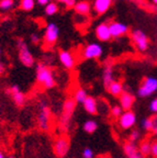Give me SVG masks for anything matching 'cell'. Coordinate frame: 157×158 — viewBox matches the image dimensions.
<instances>
[{
    "mask_svg": "<svg viewBox=\"0 0 157 158\" xmlns=\"http://www.w3.org/2000/svg\"><path fill=\"white\" fill-rule=\"evenodd\" d=\"M36 82L44 89L54 88L56 81L53 74V70L45 64L36 65Z\"/></svg>",
    "mask_w": 157,
    "mask_h": 158,
    "instance_id": "cell-1",
    "label": "cell"
},
{
    "mask_svg": "<svg viewBox=\"0 0 157 158\" xmlns=\"http://www.w3.org/2000/svg\"><path fill=\"white\" fill-rule=\"evenodd\" d=\"M131 39L138 52L144 53L150 47V39L147 34L141 29H135L131 32Z\"/></svg>",
    "mask_w": 157,
    "mask_h": 158,
    "instance_id": "cell-2",
    "label": "cell"
},
{
    "mask_svg": "<svg viewBox=\"0 0 157 158\" xmlns=\"http://www.w3.org/2000/svg\"><path fill=\"white\" fill-rule=\"evenodd\" d=\"M18 54H19V59L21 64L25 67H32L35 63L34 56H33L29 45L23 41L19 40L18 41Z\"/></svg>",
    "mask_w": 157,
    "mask_h": 158,
    "instance_id": "cell-3",
    "label": "cell"
},
{
    "mask_svg": "<svg viewBox=\"0 0 157 158\" xmlns=\"http://www.w3.org/2000/svg\"><path fill=\"white\" fill-rule=\"evenodd\" d=\"M157 91V78L153 76L145 77L138 89V94L141 98H147Z\"/></svg>",
    "mask_w": 157,
    "mask_h": 158,
    "instance_id": "cell-4",
    "label": "cell"
},
{
    "mask_svg": "<svg viewBox=\"0 0 157 158\" xmlns=\"http://www.w3.org/2000/svg\"><path fill=\"white\" fill-rule=\"evenodd\" d=\"M69 148H70V142L69 138L65 135H62L57 137L53 143V151L54 154L59 158H63L67 155Z\"/></svg>",
    "mask_w": 157,
    "mask_h": 158,
    "instance_id": "cell-5",
    "label": "cell"
},
{
    "mask_svg": "<svg viewBox=\"0 0 157 158\" xmlns=\"http://www.w3.org/2000/svg\"><path fill=\"white\" fill-rule=\"evenodd\" d=\"M81 55L85 59H99L103 55V47L97 42L88 43L83 47Z\"/></svg>",
    "mask_w": 157,
    "mask_h": 158,
    "instance_id": "cell-6",
    "label": "cell"
},
{
    "mask_svg": "<svg viewBox=\"0 0 157 158\" xmlns=\"http://www.w3.org/2000/svg\"><path fill=\"white\" fill-rule=\"evenodd\" d=\"M37 125L43 131H47L51 126V109L46 104H42L40 106V111L37 114Z\"/></svg>",
    "mask_w": 157,
    "mask_h": 158,
    "instance_id": "cell-7",
    "label": "cell"
},
{
    "mask_svg": "<svg viewBox=\"0 0 157 158\" xmlns=\"http://www.w3.org/2000/svg\"><path fill=\"white\" fill-rule=\"evenodd\" d=\"M59 37V27L56 23L51 22L46 25L43 40L47 45H54Z\"/></svg>",
    "mask_w": 157,
    "mask_h": 158,
    "instance_id": "cell-8",
    "label": "cell"
},
{
    "mask_svg": "<svg viewBox=\"0 0 157 158\" xmlns=\"http://www.w3.org/2000/svg\"><path fill=\"white\" fill-rule=\"evenodd\" d=\"M119 120V126L122 130H131L136 124V114L132 110L123 111Z\"/></svg>",
    "mask_w": 157,
    "mask_h": 158,
    "instance_id": "cell-9",
    "label": "cell"
},
{
    "mask_svg": "<svg viewBox=\"0 0 157 158\" xmlns=\"http://www.w3.org/2000/svg\"><path fill=\"white\" fill-rule=\"evenodd\" d=\"M58 59H59V63L62 64V66L64 67V68L68 69V70L74 69L75 66H76V59H75L73 53L69 52V51H66V49L59 51Z\"/></svg>",
    "mask_w": 157,
    "mask_h": 158,
    "instance_id": "cell-10",
    "label": "cell"
},
{
    "mask_svg": "<svg viewBox=\"0 0 157 158\" xmlns=\"http://www.w3.org/2000/svg\"><path fill=\"white\" fill-rule=\"evenodd\" d=\"M109 29H110L111 36L113 39L122 37L125 34H128L129 32L128 24H125L123 22H119V21H112V22L109 23Z\"/></svg>",
    "mask_w": 157,
    "mask_h": 158,
    "instance_id": "cell-11",
    "label": "cell"
},
{
    "mask_svg": "<svg viewBox=\"0 0 157 158\" xmlns=\"http://www.w3.org/2000/svg\"><path fill=\"white\" fill-rule=\"evenodd\" d=\"M95 34H96V37L100 42H109L112 39L110 29H109V23L106 22L99 23L97 25L96 30H95Z\"/></svg>",
    "mask_w": 157,
    "mask_h": 158,
    "instance_id": "cell-12",
    "label": "cell"
},
{
    "mask_svg": "<svg viewBox=\"0 0 157 158\" xmlns=\"http://www.w3.org/2000/svg\"><path fill=\"white\" fill-rule=\"evenodd\" d=\"M8 94H10L13 102H15L18 106H24L25 101H27V98H25V94L20 90L19 86H17V85L11 86L9 90H8Z\"/></svg>",
    "mask_w": 157,
    "mask_h": 158,
    "instance_id": "cell-13",
    "label": "cell"
},
{
    "mask_svg": "<svg viewBox=\"0 0 157 158\" xmlns=\"http://www.w3.org/2000/svg\"><path fill=\"white\" fill-rule=\"evenodd\" d=\"M113 0H95L92 5L93 11L97 15H104L112 6Z\"/></svg>",
    "mask_w": 157,
    "mask_h": 158,
    "instance_id": "cell-14",
    "label": "cell"
},
{
    "mask_svg": "<svg viewBox=\"0 0 157 158\" xmlns=\"http://www.w3.org/2000/svg\"><path fill=\"white\" fill-rule=\"evenodd\" d=\"M114 69H113V66L111 64H107L103 68L102 72V82L104 88H108L109 85L112 84L114 81Z\"/></svg>",
    "mask_w": 157,
    "mask_h": 158,
    "instance_id": "cell-15",
    "label": "cell"
},
{
    "mask_svg": "<svg viewBox=\"0 0 157 158\" xmlns=\"http://www.w3.org/2000/svg\"><path fill=\"white\" fill-rule=\"evenodd\" d=\"M119 100H120V106L123 109V111H128V110L132 109L133 104L135 102V97L130 92H123L119 97Z\"/></svg>",
    "mask_w": 157,
    "mask_h": 158,
    "instance_id": "cell-16",
    "label": "cell"
},
{
    "mask_svg": "<svg viewBox=\"0 0 157 158\" xmlns=\"http://www.w3.org/2000/svg\"><path fill=\"white\" fill-rule=\"evenodd\" d=\"M83 106L85 109V111L90 115H96L98 113V101L93 97H87V99L83 101Z\"/></svg>",
    "mask_w": 157,
    "mask_h": 158,
    "instance_id": "cell-17",
    "label": "cell"
},
{
    "mask_svg": "<svg viewBox=\"0 0 157 158\" xmlns=\"http://www.w3.org/2000/svg\"><path fill=\"white\" fill-rule=\"evenodd\" d=\"M74 10L77 15H89L91 12V10H92V6L87 0H80V1H77V3L74 7Z\"/></svg>",
    "mask_w": 157,
    "mask_h": 158,
    "instance_id": "cell-18",
    "label": "cell"
},
{
    "mask_svg": "<svg viewBox=\"0 0 157 158\" xmlns=\"http://www.w3.org/2000/svg\"><path fill=\"white\" fill-rule=\"evenodd\" d=\"M123 152H124V154L128 158H136L138 155H141L138 153V148L136 146V144L129 141L123 144Z\"/></svg>",
    "mask_w": 157,
    "mask_h": 158,
    "instance_id": "cell-19",
    "label": "cell"
},
{
    "mask_svg": "<svg viewBox=\"0 0 157 158\" xmlns=\"http://www.w3.org/2000/svg\"><path fill=\"white\" fill-rule=\"evenodd\" d=\"M74 112H69V111H65L63 110V113L61 115L59 118V127L63 132H67L70 127V120L71 116H73Z\"/></svg>",
    "mask_w": 157,
    "mask_h": 158,
    "instance_id": "cell-20",
    "label": "cell"
},
{
    "mask_svg": "<svg viewBox=\"0 0 157 158\" xmlns=\"http://www.w3.org/2000/svg\"><path fill=\"white\" fill-rule=\"evenodd\" d=\"M107 90H108L109 94L113 97H120L121 94L124 92V88H123L122 82L118 81V80H114L112 84L109 85V87L107 88Z\"/></svg>",
    "mask_w": 157,
    "mask_h": 158,
    "instance_id": "cell-21",
    "label": "cell"
},
{
    "mask_svg": "<svg viewBox=\"0 0 157 158\" xmlns=\"http://www.w3.org/2000/svg\"><path fill=\"white\" fill-rule=\"evenodd\" d=\"M87 97H88V94H87V91L85 90L83 88H77L76 90H75L74 92V96H73V99L75 100V102L76 103H83V101L87 99Z\"/></svg>",
    "mask_w": 157,
    "mask_h": 158,
    "instance_id": "cell-22",
    "label": "cell"
},
{
    "mask_svg": "<svg viewBox=\"0 0 157 158\" xmlns=\"http://www.w3.org/2000/svg\"><path fill=\"white\" fill-rule=\"evenodd\" d=\"M138 153L145 157V156H148L151 155V148H152V143L147 139H145V141H142L138 146Z\"/></svg>",
    "mask_w": 157,
    "mask_h": 158,
    "instance_id": "cell-23",
    "label": "cell"
},
{
    "mask_svg": "<svg viewBox=\"0 0 157 158\" xmlns=\"http://www.w3.org/2000/svg\"><path fill=\"white\" fill-rule=\"evenodd\" d=\"M58 11H59V7H58V3H57L56 1H51V2L47 3V5L44 7L45 15H49V17H52V15H56Z\"/></svg>",
    "mask_w": 157,
    "mask_h": 158,
    "instance_id": "cell-24",
    "label": "cell"
},
{
    "mask_svg": "<svg viewBox=\"0 0 157 158\" xmlns=\"http://www.w3.org/2000/svg\"><path fill=\"white\" fill-rule=\"evenodd\" d=\"M83 128L86 133L93 134L97 131V128H98V123H97L95 120H87V121H85V123H83Z\"/></svg>",
    "mask_w": 157,
    "mask_h": 158,
    "instance_id": "cell-25",
    "label": "cell"
},
{
    "mask_svg": "<svg viewBox=\"0 0 157 158\" xmlns=\"http://www.w3.org/2000/svg\"><path fill=\"white\" fill-rule=\"evenodd\" d=\"M20 7L23 11H32L35 7V0H20Z\"/></svg>",
    "mask_w": 157,
    "mask_h": 158,
    "instance_id": "cell-26",
    "label": "cell"
},
{
    "mask_svg": "<svg viewBox=\"0 0 157 158\" xmlns=\"http://www.w3.org/2000/svg\"><path fill=\"white\" fill-rule=\"evenodd\" d=\"M15 7V0H0V10L9 11Z\"/></svg>",
    "mask_w": 157,
    "mask_h": 158,
    "instance_id": "cell-27",
    "label": "cell"
},
{
    "mask_svg": "<svg viewBox=\"0 0 157 158\" xmlns=\"http://www.w3.org/2000/svg\"><path fill=\"white\" fill-rule=\"evenodd\" d=\"M142 137V133H141L138 130H132V132L129 135V142H132V143H138V141Z\"/></svg>",
    "mask_w": 157,
    "mask_h": 158,
    "instance_id": "cell-28",
    "label": "cell"
},
{
    "mask_svg": "<svg viewBox=\"0 0 157 158\" xmlns=\"http://www.w3.org/2000/svg\"><path fill=\"white\" fill-rule=\"evenodd\" d=\"M141 125H142L143 130L144 131H152V118H145L142 120V123H141Z\"/></svg>",
    "mask_w": 157,
    "mask_h": 158,
    "instance_id": "cell-29",
    "label": "cell"
},
{
    "mask_svg": "<svg viewBox=\"0 0 157 158\" xmlns=\"http://www.w3.org/2000/svg\"><path fill=\"white\" fill-rule=\"evenodd\" d=\"M122 113H123V109L121 108L120 104H119V106H113L112 108H111V115H112L113 118H119Z\"/></svg>",
    "mask_w": 157,
    "mask_h": 158,
    "instance_id": "cell-30",
    "label": "cell"
},
{
    "mask_svg": "<svg viewBox=\"0 0 157 158\" xmlns=\"http://www.w3.org/2000/svg\"><path fill=\"white\" fill-rule=\"evenodd\" d=\"M55 1L59 3H63L67 9H74L75 5L77 3L78 0H55Z\"/></svg>",
    "mask_w": 157,
    "mask_h": 158,
    "instance_id": "cell-31",
    "label": "cell"
},
{
    "mask_svg": "<svg viewBox=\"0 0 157 158\" xmlns=\"http://www.w3.org/2000/svg\"><path fill=\"white\" fill-rule=\"evenodd\" d=\"M83 158H93L95 157V154H93V151L90 147H85L83 151Z\"/></svg>",
    "mask_w": 157,
    "mask_h": 158,
    "instance_id": "cell-32",
    "label": "cell"
},
{
    "mask_svg": "<svg viewBox=\"0 0 157 158\" xmlns=\"http://www.w3.org/2000/svg\"><path fill=\"white\" fill-rule=\"evenodd\" d=\"M150 111L154 114H157V98L153 99L150 102Z\"/></svg>",
    "mask_w": 157,
    "mask_h": 158,
    "instance_id": "cell-33",
    "label": "cell"
},
{
    "mask_svg": "<svg viewBox=\"0 0 157 158\" xmlns=\"http://www.w3.org/2000/svg\"><path fill=\"white\" fill-rule=\"evenodd\" d=\"M30 41L33 43V44H39L40 41H41V37L37 33H32L30 35Z\"/></svg>",
    "mask_w": 157,
    "mask_h": 158,
    "instance_id": "cell-34",
    "label": "cell"
},
{
    "mask_svg": "<svg viewBox=\"0 0 157 158\" xmlns=\"http://www.w3.org/2000/svg\"><path fill=\"white\" fill-rule=\"evenodd\" d=\"M152 131L153 133L155 134V135H157V114H155L154 116H152Z\"/></svg>",
    "mask_w": 157,
    "mask_h": 158,
    "instance_id": "cell-35",
    "label": "cell"
},
{
    "mask_svg": "<svg viewBox=\"0 0 157 158\" xmlns=\"http://www.w3.org/2000/svg\"><path fill=\"white\" fill-rule=\"evenodd\" d=\"M151 155L154 158H157V141L152 143V148H151Z\"/></svg>",
    "mask_w": 157,
    "mask_h": 158,
    "instance_id": "cell-36",
    "label": "cell"
},
{
    "mask_svg": "<svg viewBox=\"0 0 157 158\" xmlns=\"http://www.w3.org/2000/svg\"><path fill=\"white\" fill-rule=\"evenodd\" d=\"M6 72V64L1 58V52H0V75H3Z\"/></svg>",
    "mask_w": 157,
    "mask_h": 158,
    "instance_id": "cell-37",
    "label": "cell"
},
{
    "mask_svg": "<svg viewBox=\"0 0 157 158\" xmlns=\"http://www.w3.org/2000/svg\"><path fill=\"white\" fill-rule=\"evenodd\" d=\"M51 1L52 0H36V3L39 6H42V7H45V6L51 2Z\"/></svg>",
    "mask_w": 157,
    "mask_h": 158,
    "instance_id": "cell-38",
    "label": "cell"
},
{
    "mask_svg": "<svg viewBox=\"0 0 157 158\" xmlns=\"http://www.w3.org/2000/svg\"><path fill=\"white\" fill-rule=\"evenodd\" d=\"M0 158H6V156H5V154H3L2 151H0Z\"/></svg>",
    "mask_w": 157,
    "mask_h": 158,
    "instance_id": "cell-39",
    "label": "cell"
},
{
    "mask_svg": "<svg viewBox=\"0 0 157 158\" xmlns=\"http://www.w3.org/2000/svg\"><path fill=\"white\" fill-rule=\"evenodd\" d=\"M151 2H152V3H153V5L157 6V0H151Z\"/></svg>",
    "mask_w": 157,
    "mask_h": 158,
    "instance_id": "cell-40",
    "label": "cell"
},
{
    "mask_svg": "<svg viewBox=\"0 0 157 158\" xmlns=\"http://www.w3.org/2000/svg\"><path fill=\"white\" fill-rule=\"evenodd\" d=\"M136 158H144V157H143L142 155H138V157H136Z\"/></svg>",
    "mask_w": 157,
    "mask_h": 158,
    "instance_id": "cell-41",
    "label": "cell"
},
{
    "mask_svg": "<svg viewBox=\"0 0 157 158\" xmlns=\"http://www.w3.org/2000/svg\"><path fill=\"white\" fill-rule=\"evenodd\" d=\"M9 158H15V156H10Z\"/></svg>",
    "mask_w": 157,
    "mask_h": 158,
    "instance_id": "cell-42",
    "label": "cell"
}]
</instances>
